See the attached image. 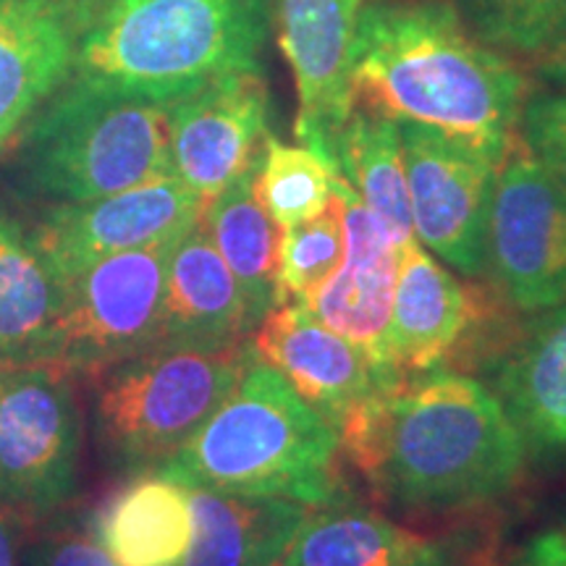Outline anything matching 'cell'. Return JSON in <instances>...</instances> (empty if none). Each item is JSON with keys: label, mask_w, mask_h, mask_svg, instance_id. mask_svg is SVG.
<instances>
[{"label": "cell", "mask_w": 566, "mask_h": 566, "mask_svg": "<svg viewBox=\"0 0 566 566\" xmlns=\"http://www.w3.org/2000/svg\"><path fill=\"white\" fill-rule=\"evenodd\" d=\"M336 433L370 491L401 512L491 504L512 491L527 462L499 396L457 370L367 401Z\"/></svg>", "instance_id": "cell-1"}, {"label": "cell", "mask_w": 566, "mask_h": 566, "mask_svg": "<svg viewBox=\"0 0 566 566\" xmlns=\"http://www.w3.org/2000/svg\"><path fill=\"white\" fill-rule=\"evenodd\" d=\"M354 108L422 124L504 158L520 129L527 82L506 55L467 32L443 0L363 6L349 53Z\"/></svg>", "instance_id": "cell-2"}, {"label": "cell", "mask_w": 566, "mask_h": 566, "mask_svg": "<svg viewBox=\"0 0 566 566\" xmlns=\"http://www.w3.org/2000/svg\"><path fill=\"white\" fill-rule=\"evenodd\" d=\"M268 0H92L71 82L174 105L260 69Z\"/></svg>", "instance_id": "cell-3"}, {"label": "cell", "mask_w": 566, "mask_h": 566, "mask_svg": "<svg viewBox=\"0 0 566 566\" xmlns=\"http://www.w3.org/2000/svg\"><path fill=\"white\" fill-rule=\"evenodd\" d=\"M158 475L184 488L279 495L307 506L352 499L338 433L258 354Z\"/></svg>", "instance_id": "cell-4"}, {"label": "cell", "mask_w": 566, "mask_h": 566, "mask_svg": "<svg viewBox=\"0 0 566 566\" xmlns=\"http://www.w3.org/2000/svg\"><path fill=\"white\" fill-rule=\"evenodd\" d=\"M17 166L27 187L55 205L171 176L168 105L69 80L27 124Z\"/></svg>", "instance_id": "cell-5"}, {"label": "cell", "mask_w": 566, "mask_h": 566, "mask_svg": "<svg viewBox=\"0 0 566 566\" xmlns=\"http://www.w3.org/2000/svg\"><path fill=\"white\" fill-rule=\"evenodd\" d=\"M252 338L226 349L153 346L92 378V428L111 470L158 472L231 394Z\"/></svg>", "instance_id": "cell-6"}, {"label": "cell", "mask_w": 566, "mask_h": 566, "mask_svg": "<svg viewBox=\"0 0 566 566\" xmlns=\"http://www.w3.org/2000/svg\"><path fill=\"white\" fill-rule=\"evenodd\" d=\"M71 375L55 365L0 367V509L40 522L76 493L82 415Z\"/></svg>", "instance_id": "cell-7"}, {"label": "cell", "mask_w": 566, "mask_h": 566, "mask_svg": "<svg viewBox=\"0 0 566 566\" xmlns=\"http://www.w3.org/2000/svg\"><path fill=\"white\" fill-rule=\"evenodd\" d=\"M176 239L113 254L63 281L45 365L92 380L153 349L160 338L163 289Z\"/></svg>", "instance_id": "cell-8"}, {"label": "cell", "mask_w": 566, "mask_h": 566, "mask_svg": "<svg viewBox=\"0 0 566 566\" xmlns=\"http://www.w3.org/2000/svg\"><path fill=\"white\" fill-rule=\"evenodd\" d=\"M501 296L462 283L417 239L399 247L388 354L401 384L459 365H488L512 334Z\"/></svg>", "instance_id": "cell-9"}, {"label": "cell", "mask_w": 566, "mask_h": 566, "mask_svg": "<svg viewBox=\"0 0 566 566\" xmlns=\"http://www.w3.org/2000/svg\"><path fill=\"white\" fill-rule=\"evenodd\" d=\"M485 273L520 313L535 315L566 302V187L530 155L520 134L495 174Z\"/></svg>", "instance_id": "cell-10"}, {"label": "cell", "mask_w": 566, "mask_h": 566, "mask_svg": "<svg viewBox=\"0 0 566 566\" xmlns=\"http://www.w3.org/2000/svg\"><path fill=\"white\" fill-rule=\"evenodd\" d=\"M415 239L467 279L485 275L499 155L422 124H399Z\"/></svg>", "instance_id": "cell-11"}, {"label": "cell", "mask_w": 566, "mask_h": 566, "mask_svg": "<svg viewBox=\"0 0 566 566\" xmlns=\"http://www.w3.org/2000/svg\"><path fill=\"white\" fill-rule=\"evenodd\" d=\"M202 210L200 197L171 174L101 200L53 205L34 226L32 242L59 281H69L113 254L181 237Z\"/></svg>", "instance_id": "cell-12"}, {"label": "cell", "mask_w": 566, "mask_h": 566, "mask_svg": "<svg viewBox=\"0 0 566 566\" xmlns=\"http://www.w3.org/2000/svg\"><path fill=\"white\" fill-rule=\"evenodd\" d=\"M271 92L263 71H237L168 105L171 168L208 205L250 171L271 137Z\"/></svg>", "instance_id": "cell-13"}, {"label": "cell", "mask_w": 566, "mask_h": 566, "mask_svg": "<svg viewBox=\"0 0 566 566\" xmlns=\"http://www.w3.org/2000/svg\"><path fill=\"white\" fill-rule=\"evenodd\" d=\"M252 349L334 430L354 409L405 388L363 346L331 331L302 302L271 310L254 328Z\"/></svg>", "instance_id": "cell-14"}, {"label": "cell", "mask_w": 566, "mask_h": 566, "mask_svg": "<svg viewBox=\"0 0 566 566\" xmlns=\"http://www.w3.org/2000/svg\"><path fill=\"white\" fill-rule=\"evenodd\" d=\"M363 0H275L279 42L300 95L296 137L336 166V139L354 111L349 53Z\"/></svg>", "instance_id": "cell-15"}, {"label": "cell", "mask_w": 566, "mask_h": 566, "mask_svg": "<svg viewBox=\"0 0 566 566\" xmlns=\"http://www.w3.org/2000/svg\"><path fill=\"white\" fill-rule=\"evenodd\" d=\"M334 192L342 200L346 252L338 271L317 289L307 307L331 331L363 346L380 370L405 386L388 354L399 244L342 174H336Z\"/></svg>", "instance_id": "cell-16"}, {"label": "cell", "mask_w": 566, "mask_h": 566, "mask_svg": "<svg viewBox=\"0 0 566 566\" xmlns=\"http://www.w3.org/2000/svg\"><path fill=\"white\" fill-rule=\"evenodd\" d=\"M92 0H0V155L71 80Z\"/></svg>", "instance_id": "cell-17"}, {"label": "cell", "mask_w": 566, "mask_h": 566, "mask_svg": "<svg viewBox=\"0 0 566 566\" xmlns=\"http://www.w3.org/2000/svg\"><path fill=\"white\" fill-rule=\"evenodd\" d=\"M483 370L527 459L566 462V302L514 328Z\"/></svg>", "instance_id": "cell-18"}, {"label": "cell", "mask_w": 566, "mask_h": 566, "mask_svg": "<svg viewBox=\"0 0 566 566\" xmlns=\"http://www.w3.org/2000/svg\"><path fill=\"white\" fill-rule=\"evenodd\" d=\"M250 338L252 325L242 289L200 216L192 229L176 239L168 258L160 338L155 346L226 349Z\"/></svg>", "instance_id": "cell-19"}, {"label": "cell", "mask_w": 566, "mask_h": 566, "mask_svg": "<svg viewBox=\"0 0 566 566\" xmlns=\"http://www.w3.org/2000/svg\"><path fill=\"white\" fill-rule=\"evenodd\" d=\"M192 543L179 566H275L315 506L187 488Z\"/></svg>", "instance_id": "cell-20"}, {"label": "cell", "mask_w": 566, "mask_h": 566, "mask_svg": "<svg viewBox=\"0 0 566 566\" xmlns=\"http://www.w3.org/2000/svg\"><path fill=\"white\" fill-rule=\"evenodd\" d=\"M90 525L118 566H179L192 543L189 491L145 472L113 493Z\"/></svg>", "instance_id": "cell-21"}, {"label": "cell", "mask_w": 566, "mask_h": 566, "mask_svg": "<svg viewBox=\"0 0 566 566\" xmlns=\"http://www.w3.org/2000/svg\"><path fill=\"white\" fill-rule=\"evenodd\" d=\"M281 566H451L441 543L349 501L315 506Z\"/></svg>", "instance_id": "cell-22"}, {"label": "cell", "mask_w": 566, "mask_h": 566, "mask_svg": "<svg viewBox=\"0 0 566 566\" xmlns=\"http://www.w3.org/2000/svg\"><path fill=\"white\" fill-rule=\"evenodd\" d=\"M258 166L260 160L212 197L202 212L212 244L242 289L252 334L271 310L283 304L279 283L283 229L254 192Z\"/></svg>", "instance_id": "cell-23"}, {"label": "cell", "mask_w": 566, "mask_h": 566, "mask_svg": "<svg viewBox=\"0 0 566 566\" xmlns=\"http://www.w3.org/2000/svg\"><path fill=\"white\" fill-rule=\"evenodd\" d=\"M63 304V281L32 233L0 210V367L45 365Z\"/></svg>", "instance_id": "cell-24"}, {"label": "cell", "mask_w": 566, "mask_h": 566, "mask_svg": "<svg viewBox=\"0 0 566 566\" xmlns=\"http://www.w3.org/2000/svg\"><path fill=\"white\" fill-rule=\"evenodd\" d=\"M336 168L396 244L415 237L405 147L394 118L354 108L336 139Z\"/></svg>", "instance_id": "cell-25"}, {"label": "cell", "mask_w": 566, "mask_h": 566, "mask_svg": "<svg viewBox=\"0 0 566 566\" xmlns=\"http://www.w3.org/2000/svg\"><path fill=\"white\" fill-rule=\"evenodd\" d=\"M338 168L310 147L286 145L268 137L260 155L254 192L268 216L283 231L321 216L334 200V179Z\"/></svg>", "instance_id": "cell-26"}, {"label": "cell", "mask_w": 566, "mask_h": 566, "mask_svg": "<svg viewBox=\"0 0 566 566\" xmlns=\"http://www.w3.org/2000/svg\"><path fill=\"white\" fill-rule=\"evenodd\" d=\"M462 11L491 48L535 61L566 59V0H462Z\"/></svg>", "instance_id": "cell-27"}, {"label": "cell", "mask_w": 566, "mask_h": 566, "mask_svg": "<svg viewBox=\"0 0 566 566\" xmlns=\"http://www.w3.org/2000/svg\"><path fill=\"white\" fill-rule=\"evenodd\" d=\"M346 252L342 200L334 192L328 208L310 221L296 223L281 237V302L313 300L317 289L338 271Z\"/></svg>", "instance_id": "cell-28"}, {"label": "cell", "mask_w": 566, "mask_h": 566, "mask_svg": "<svg viewBox=\"0 0 566 566\" xmlns=\"http://www.w3.org/2000/svg\"><path fill=\"white\" fill-rule=\"evenodd\" d=\"M516 132L530 155L566 187V95L527 97Z\"/></svg>", "instance_id": "cell-29"}, {"label": "cell", "mask_w": 566, "mask_h": 566, "mask_svg": "<svg viewBox=\"0 0 566 566\" xmlns=\"http://www.w3.org/2000/svg\"><path fill=\"white\" fill-rule=\"evenodd\" d=\"M21 566H118L97 543L92 525L61 522L24 551Z\"/></svg>", "instance_id": "cell-30"}, {"label": "cell", "mask_w": 566, "mask_h": 566, "mask_svg": "<svg viewBox=\"0 0 566 566\" xmlns=\"http://www.w3.org/2000/svg\"><path fill=\"white\" fill-rule=\"evenodd\" d=\"M509 566H566V535L562 530H548L530 537Z\"/></svg>", "instance_id": "cell-31"}, {"label": "cell", "mask_w": 566, "mask_h": 566, "mask_svg": "<svg viewBox=\"0 0 566 566\" xmlns=\"http://www.w3.org/2000/svg\"><path fill=\"white\" fill-rule=\"evenodd\" d=\"M0 566H19L11 520L3 509H0Z\"/></svg>", "instance_id": "cell-32"}, {"label": "cell", "mask_w": 566, "mask_h": 566, "mask_svg": "<svg viewBox=\"0 0 566 566\" xmlns=\"http://www.w3.org/2000/svg\"><path fill=\"white\" fill-rule=\"evenodd\" d=\"M558 530H562V533L566 535V514L562 516V525H558Z\"/></svg>", "instance_id": "cell-33"}]
</instances>
